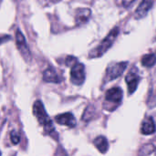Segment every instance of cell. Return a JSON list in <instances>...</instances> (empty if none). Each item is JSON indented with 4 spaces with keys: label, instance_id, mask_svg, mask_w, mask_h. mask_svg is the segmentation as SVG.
<instances>
[{
    "label": "cell",
    "instance_id": "6",
    "mask_svg": "<svg viewBox=\"0 0 156 156\" xmlns=\"http://www.w3.org/2000/svg\"><path fill=\"white\" fill-rule=\"evenodd\" d=\"M122 95H123V93H122V89L119 87H115V88H112L109 90H107L105 99L107 101L118 106V104L122 100Z\"/></svg>",
    "mask_w": 156,
    "mask_h": 156
},
{
    "label": "cell",
    "instance_id": "9",
    "mask_svg": "<svg viewBox=\"0 0 156 156\" xmlns=\"http://www.w3.org/2000/svg\"><path fill=\"white\" fill-rule=\"evenodd\" d=\"M56 122L60 125H66L69 128H73L76 126V120L72 113L66 112L63 114H60L56 117Z\"/></svg>",
    "mask_w": 156,
    "mask_h": 156
},
{
    "label": "cell",
    "instance_id": "4",
    "mask_svg": "<svg viewBox=\"0 0 156 156\" xmlns=\"http://www.w3.org/2000/svg\"><path fill=\"white\" fill-rule=\"evenodd\" d=\"M127 65H128L127 62H119V63L111 64L107 68L105 80L110 81V80H112L119 78L123 73V71L125 70Z\"/></svg>",
    "mask_w": 156,
    "mask_h": 156
},
{
    "label": "cell",
    "instance_id": "2",
    "mask_svg": "<svg viewBox=\"0 0 156 156\" xmlns=\"http://www.w3.org/2000/svg\"><path fill=\"white\" fill-rule=\"evenodd\" d=\"M120 29L119 27H115L113 28L108 35L107 37L101 42L100 45H98L94 49H92L90 53V58H99L101 56H102L113 44V42L115 41V39L117 38L118 35H119Z\"/></svg>",
    "mask_w": 156,
    "mask_h": 156
},
{
    "label": "cell",
    "instance_id": "5",
    "mask_svg": "<svg viewBox=\"0 0 156 156\" xmlns=\"http://www.w3.org/2000/svg\"><path fill=\"white\" fill-rule=\"evenodd\" d=\"M16 46L19 49V51L21 52V54L23 55V57L25 58H30L31 54H30V50L27 44V41L23 36V34L19 31L16 30Z\"/></svg>",
    "mask_w": 156,
    "mask_h": 156
},
{
    "label": "cell",
    "instance_id": "11",
    "mask_svg": "<svg viewBox=\"0 0 156 156\" xmlns=\"http://www.w3.org/2000/svg\"><path fill=\"white\" fill-rule=\"evenodd\" d=\"M155 132V124L152 117L144 120L142 125V133L145 135L152 134Z\"/></svg>",
    "mask_w": 156,
    "mask_h": 156
},
{
    "label": "cell",
    "instance_id": "15",
    "mask_svg": "<svg viewBox=\"0 0 156 156\" xmlns=\"http://www.w3.org/2000/svg\"><path fill=\"white\" fill-rule=\"evenodd\" d=\"M19 140H20L19 135H18L16 133L12 132V133H11V141H12V143H13L14 144H17L19 143Z\"/></svg>",
    "mask_w": 156,
    "mask_h": 156
},
{
    "label": "cell",
    "instance_id": "17",
    "mask_svg": "<svg viewBox=\"0 0 156 156\" xmlns=\"http://www.w3.org/2000/svg\"><path fill=\"white\" fill-rule=\"evenodd\" d=\"M50 1H52V2H58V0H50Z\"/></svg>",
    "mask_w": 156,
    "mask_h": 156
},
{
    "label": "cell",
    "instance_id": "8",
    "mask_svg": "<svg viewBox=\"0 0 156 156\" xmlns=\"http://www.w3.org/2000/svg\"><path fill=\"white\" fill-rule=\"evenodd\" d=\"M140 80H141L140 76L134 70H132L126 76V82H127V86H128V90H129L130 94H132L135 91V90L137 89V86L140 82Z\"/></svg>",
    "mask_w": 156,
    "mask_h": 156
},
{
    "label": "cell",
    "instance_id": "16",
    "mask_svg": "<svg viewBox=\"0 0 156 156\" xmlns=\"http://www.w3.org/2000/svg\"><path fill=\"white\" fill-rule=\"evenodd\" d=\"M135 0H123L122 3H123V5L124 6H129L131 4H133Z\"/></svg>",
    "mask_w": 156,
    "mask_h": 156
},
{
    "label": "cell",
    "instance_id": "14",
    "mask_svg": "<svg viewBox=\"0 0 156 156\" xmlns=\"http://www.w3.org/2000/svg\"><path fill=\"white\" fill-rule=\"evenodd\" d=\"M156 63V56L154 54H147L144 55L142 58V64L144 67L150 68L153 67Z\"/></svg>",
    "mask_w": 156,
    "mask_h": 156
},
{
    "label": "cell",
    "instance_id": "10",
    "mask_svg": "<svg viewBox=\"0 0 156 156\" xmlns=\"http://www.w3.org/2000/svg\"><path fill=\"white\" fill-rule=\"evenodd\" d=\"M91 12L89 8H80L76 13V22L78 25L85 24L90 17Z\"/></svg>",
    "mask_w": 156,
    "mask_h": 156
},
{
    "label": "cell",
    "instance_id": "7",
    "mask_svg": "<svg viewBox=\"0 0 156 156\" xmlns=\"http://www.w3.org/2000/svg\"><path fill=\"white\" fill-rule=\"evenodd\" d=\"M155 1L156 0H143L141 2V4L139 5V6L137 7L136 11H135V16H134L137 19L144 17L148 14L150 9L153 7V5L155 3Z\"/></svg>",
    "mask_w": 156,
    "mask_h": 156
},
{
    "label": "cell",
    "instance_id": "1",
    "mask_svg": "<svg viewBox=\"0 0 156 156\" xmlns=\"http://www.w3.org/2000/svg\"><path fill=\"white\" fill-rule=\"evenodd\" d=\"M33 112L34 115L37 117L38 122L43 126V128L45 129V133L50 135L56 134V131L54 129V126L52 124L51 120L49 119L48 115L47 114L44 106L42 105L41 101H37L34 103L33 106Z\"/></svg>",
    "mask_w": 156,
    "mask_h": 156
},
{
    "label": "cell",
    "instance_id": "3",
    "mask_svg": "<svg viewBox=\"0 0 156 156\" xmlns=\"http://www.w3.org/2000/svg\"><path fill=\"white\" fill-rule=\"evenodd\" d=\"M70 80L75 85H81L85 80V67L83 64L76 62L70 70Z\"/></svg>",
    "mask_w": 156,
    "mask_h": 156
},
{
    "label": "cell",
    "instance_id": "13",
    "mask_svg": "<svg viewBox=\"0 0 156 156\" xmlns=\"http://www.w3.org/2000/svg\"><path fill=\"white\" fill-rule=\"evenodd\" d=\"M43 78H44V80H46L48 82H55V83H58V82L60 81L58 75L51 68H49V69H46L44 71Z\"/></svg>",
    "mask_w": 156,
    "mask_h": 156
},
{
    "label": "cell",
    "instance_id": "12",
    "mask_svg": "<svg viewBox=\"0 0 156 156\" xmlns=\"http://www.w3.org/2000/svg\"><path fill=\"white\" fill-rule=\"evenodd\" d=\"M94 145L102 154H105L108 151V148H109V143H108L107 139L105 137H103V136L97 137L94 140Z\"/></svg>",
    "mask_w": 156,
    "mask_h": 156
},
{
    "label": "cell",
    "instance_id": "18",
    "mask_svg": "<svg viewBox=\"0 0 156 156\" xmlns=\"http://www.w3.org/2000/svg\"><path fill=\"white\" fill-rule=\"evenodd\" d=\"M0 155H1V154H0Z\"/></svg>",
    "mask_w": 156,
    "mask_h": 156
}]
</instances>
